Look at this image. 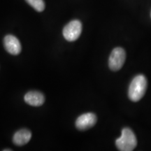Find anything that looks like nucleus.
Listing matches in <instances>:
<instances>
[{
	"label": "nucleus",
	"mask_w": 151,
	"mask_h": 151,
	"mask_svg": "<svg viewBox=\"0 0 151 151\" xmlns=\"http://www.w3.org/2000/svg\"><path fill=\"white\" fill-rule=\"evenodd\" d=\"M147 79L144 75H137L133 78L128 90V96L132 101H139L146 94L147 89Z\"/></svg>",
	"instance_id": "obj_1"
},
{
	"label": "nucleus",
	"mask_w": 151,
	"mask_h": 151,
	"mask_svg": "<svg viewBox=\"0 0 151 151\" xmlns=\"http://www.w3.org/2000/svg\"><path fill=\"white\" fill-rule=\"evenodd\" d=\"M116 145L120 151H132L137 146V139L134 132L128 127L122 130L121 137L116 139Z\"/></svg>",
	"instance_id": "obj_2"
},
{
	"label": "nucleus",
	"mask_w": 151,
	"mask_h": 151,
	"mask_svg": "<svg viewBox=\"0 0 151 151\" xmlns=\"http://www.w3.org/2000/svg\"><path fill=\"white\" fill-rule=\"evenodd\" d=\"M126 59V52L122 48L117 47L111 52L109 60V68L112 71L120 70L123 66Z\"/></svg>",
	"instance_id": "obj_3"
},
{
	"label": "nucleus",
	"mask_w": 151,
	"mask_h": 151,
	"mask_svg": "<svg viewBox=\"0 0 151 151\" xmlns=\"http://www.w3.org/2000/svg\"><path fill=\"white\" fill-rule=\"evenodd\" d=\"M82 32V24L78 20L69 22L63 29V36L68 41H74L78 39Z\"/></svg>",
	"instance_id": "obj_4"
},
{
	"label": "nucleus",
	"mask_w": 151,
	"mask_h": 151,
	"mask_svg": "<svg viewBox=\"0 0 151 151\" xmlns=\"http://www.w3.org/2000/svg\"><path fill=\"white\" fill-rule=\"evenodd\" d=\"M97 118L95 114L92 113H87L81 115L76 121V127L79 130L84 131L94 126Z\"/></svg>",
	"instance_id": "obj_5"
},
{
	"label": "nucleus",
	"mask_w": 151,
	"mask_h": 151,
	"mask_svg": "<svg viewBox=\"0 0 151 151\" xmlns=\"http://www.w3.org/2000/svg\"><path fill=\"white\" fill-rule=\"evenodd\" d=\"M4 44L6 51L11 55H16L21 52V44L16 37L6 35L4 39Z\"/></svg>",
	"instance_id": "obj_6"
},
{
	"label": "nucleus",
	"mask_w": 151,
	"mask_h": 151,
	"mask_svg": "<svg viewBox=\"0 0 151 151\" xmlns=\"http://www.w3.org/2000/svg\"><path fill=\"white\" fill-rule=\"evenodd\" d=\"M24 101L32 106H40L44 103V96L40 92L30 91L24 95Z\"/></svg>",
	"instance_id": "obj_7"
},
{
	"label": "nucleus",
	"mask_w": 151,
	"mask_h": 151,
	"mask_svg": "<svg viewBox=\"0 0 151 151\" xmlns=\"http://www.w3.org/2000/svg\"><path fill=\"white\" fill-rule=\"evenodd\" d=\"M32 138V133L29 130L22 129L18 130L15 133L13 138V141L16 146H22L27 144Z\"/></svg>",
	"instance_id": "obj_8"
},
{
	"label": "nucleus",
	"mask_w": 151,
	"mask_h": 151,
	"mask_svg": "<svg viewBox=\"0 0 151 151\" xmlns=\"http://www.w3.org/2000/svg\"><path fill=\"white\" fill-rule=\"evenodd\" d=\"M26 1L38 12H41L45 9V3L43 0H26Z\"/></svg>",
	"instance_id": "obj_9"
}]
</instances>
